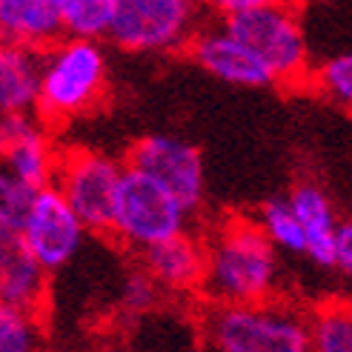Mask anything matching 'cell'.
I'll return each instance as SVG.
<instances>
[{"instance_id":"obj_6","label":"cell","mask_w":352,"mask_h":352,"mask_svg":"<svg viewBox=\"0 0 352 352\" xmlns=\"http://www.w3.org/2000/svg\"><path fill=\"white\" fill-rule=\"evenodd\" d=\"M123 164L92 149H72L58 155L52 186H55L69 209L78 215L83 230L109 235L112 204L120 181Z\"/></svg>"},{"instance_id":"obj_22","label":"cell","mask_w":352,"mask_h":352,"mask_svg":"<svg viewBox=\"0 0 352 352\" xmlns=\"http://www.w3.org/2000/svg\"><path fill=\"white\" fill-rule=\"evenodd\" d=\"M32 195H34L32 186L17 181L12 172H6L3 166H0V223L17 226V230H21L23 215H26V209L32 204Z\"/></svg>"},{"instance_id":"obj_18","label":"cell","mask_w":352,"mask_h":352,"mask_svg":"<svg viewBox=\"0 0 352 352\" xmlns=\"http://www.w3.org/2000/svg\"><path fill=\"white\" fill-rule=\"evenodd\" d=\"M58 14L66 38L98 41L109 26V0H58Z\"/></svg>"},{"instance_id":"obj_29","label":"cell","mask_w":352,"mask_h":352,"mask_svg":"<svg viewBox=\"0 0 352 352\" xmlns=\"http://www.w3.org/2000/svg\"><path fill=\"white\" fill-rule=\"evenodd\" d=\"M304 352H312V349H309V346H307V349H304Z\"/></svg>"},{"instance_id":"obj_7","label":"cell","mask_w":352,"mask_h":352,"mask_svg":"<svg viewBox=\"0 0 352 352\" xmlns=\"http://www.w3.org/2000/svg\"><path fill=\"white\" fill-rule=\"evenodd\" d=\"M189 0H109L107 34L126 52H169L192 38Z\"/></svg>"},{"instance_id":"obj_1","label":"cell","mask_w":352,"mask_h":352,"mask_svg":"<svg viewBox=\"0 0 352 352\" xmlns=\"http://www.w3.org/2000/svg\"><path fill=\"white\" fill-rule=\"evenodd\" d=\"M278 280L275 246L255 221L230 218L204 241L201 289L212 304H258L272 298Z\"/></svg>"},{"instance_id":"obj_21","label":"cell","mask_w":352,"mask_h":352,"mask_svg":"<svg viewBox=\"0 0 352 352\" xmlns=\"http://www.w3.org/2000/svg\"><path fill=\"white\" fill-rule=\"evenodd\" d=\"M315 83H318V89L327 98L349 107L352 103V58L349 55L329 58L318 72H315Z\"/></svg>"},{"instance_id":"obj_8","label":"cell","mask_w":352,"mask_h":352,"mask_svg":"<svg viewBox=\"0 0 352 352\" xmlns=\"http://www.w3.org/2000/svg\"><path fill=\"white\" fill-rule=\"evenodd\" d=\"M126 166L157 181L189 215L204 204V157L189 140L172 135L140 138L126 155Z\"/></svg>"},{"instance_id":"obj_13","label":"cell","mask_w":352,"mask_h":352,"mask_svg":"<svg viewBox=\"0 0 352 352\" xmlns=\"http://www.w3.org/2000/svg\"><path fill=\"white\" fill-rule=\"evenodd\" d=\"M144 272L157 284V289L192 292L201 289L204 278V241L186 230L161 243L144 250Z\"/></svg>"},{"instance_id":"obj_14","label":"cell","mask_w":352,"mask_h":352,"mask_svg":"<svg viewBox=\"0 0 352 352\" xmlns=\"http://www.w3.org/2000/svg\"><path fill=\"white\" fill-rule=\"evenodd\" d=\"M289 209L295 212L304 232V252L318 263V267H332V250H336V206L329 195L312 181L295 184L292 195L287 198Z\"/></svg>"},{"instance_id":"obj_5","label":"cell","mask_w":352,"mask_h":352,"mask_svg":"<svg viewBox=\"0 0 352 352\" xmlns=\"http://www.w3.org/2000/svg\"><path fill=\"white\" fill-rule=\"evenodd\" d=\"M186 223L189 212L161 184L146 178L144 172L123 166L115 189L109 235L144 252L146 246L184 232Z\"/></svg>"},{"instance_id":"obj_17","label":"cell","mask_w":352,"mask_h":352,"mask_svg":"<svg viewBox=\"0 0 352 352\" xmlns=\"http://www.w3.org/2000/svg\"><path fill=\"white\" fill-rule=\"evenodd\" d=\"M307 346L312 352H352V312L332 301L307 318Z\"/></svg>"},{"instance_id":"obj_15","label":"cell","mask_w":352,"mask_h":352,"mask_svg":"<svg viewBox=\"0 0 352 352\" xmlns=\"http://www.w3.org/2000/svg\"><path fill=\"white\" fill-rule=\"evenodd\" d=\"M60 38L58 0H0V41L46 49Z\"/></svg>"},{"instance_id":"obj_11","label":"cell","mask_w":352,"mask_h":352,"mask_svg":"<svg viewBox=\"0 0 352 352\" xmlns=\"http://www.w3.org/2000/svg\"><path fill=\"white\" fill-rule=\"evenodd\" d=\"M189 58L195 60L204 72L212 78L232 83V86H275L270 69L263 66L250 49H246L238 38H232L226 29L221 32H201L195 38L186 41Z\"/></svg>"},{"instance_id":"obj_4","label":"cell","mask_w":352,"mask_h":352,"mask_svg":"<svg viewBox=\"0 0 352 352\" xmlns=\"http://www.w3.org/2000/svg\"><path fill=\"white\" fill-rule=\"evenodd\" d=\"M223 29L270 69L275 86H301L309 78V49L292 6H270L226 17Z\"/></svg>"},{"instance_id":"obj_24","label":"cell","mask_w":352,"mask_h":352,"mask_svg":"<svg viewBox=\"0 0 352 352\" xmlns=\"http://www.w3.org/2000/svg\"><path fill=\"white\" fill-rule=\"evenodd\" d=\"M332 267L341 270L344 275L352 272V226H349V221L338 223V230H336V250H332Z\"/></svg>"},{"instance_id":"obj_27","label":"cell","mask_w":352,"mask_h":352,"mask_svg":"<svg viewBox=\"0 0 352 352\" xmlns=\"http://www.w3.org/2000/svg\"><path fill=\"white\" fill-rule=\"evenodd\" d=\"M189 3H204V0H189Z\"/></svg>"},{"instance_id":"obj_28","label":"cell","mask_w":352,"mask_h":352,"mask_svg":"<svg viewBox=\"0 0 352 352\" xmlns=\"http://www.w3.org/2000/svg\"><path fill=\"white\" fill-rule=\"evenodd\" d=\"M324 3H336V0H324Z\"/></svg>"},{"instance_id":"obj_2","label":"cell","mask_w":352,"mask_h":352,"mask_svg":"<svg viewBox=\"0 0 352 352\" xmlns=\"http://www.w3.org/2000/svg\"><path fill=\"white\" fill-rule=\"evenodd\" d=\"M107 86V60L95 41L63 38L41 49L34 112L41 120H66L92 109Z\"/></svg>"},{"instance_id":"obj_26","label":"cell","mask_w":352,"mask_h":352,"mask_svg":"<svg viewBox=\"0 0 352 352\" xmlns=\"http://www.w3.org/2000/svg\"><path fill=\"white\" fill-rule=\"evenodd\" d=\"M0 152H3V132H0Z\"/></svg>"},{"instance_id":"obj_9","label":"cell","mask_w":352,"mask_h":352,"mask_svg":"<svg viewBox=\"0 0 352 352\" xmlns=\"http://www.w3.org/2000/svg\"><path fill=\"white\" fill-rule=\"evenodd\" d=\"M21 235L41 267L52 272L66 267L75 258L86 230L60 192L49 184L43 189H34L32 204L21 223Z\"/></svg>"},{"instance_id":"obj_10","label":"cell","mask_w":352,"mask_h":352,"mask_svg":"<svg viewBox=\"0 0 352 352\" xmlns=\"http://www.w3.org/2000/svg\"><path fill=\"white\" fill-rule=\"evenodd\" d=\"M0 132H3L0 166L32 189L49 186L52 175H55L58 155L52 152L43 120H38L32 112L3 115L0 118Z\"/></svg>"},{"instance_id":"obj_16","label":"cell","mask_w":352,"mask_h":352,"mask_svg":"<svg viewBox=\"0 0 352 352\" xmlns=\"http://www.w3.org/2000/svg\"><path fill=\"white\" fill-rule=\"evenodd\" d=\"M41 80V49L0 41V118L34 112Z\"/></svg>"},{"instance_id":"obj_23","label":"cell","mask_w":352,"mask_h":352,"mask_svg":"<svg viewBox=\"0 0 352 352\" xmlns=\"http://www.w3.org/2000/svg\"><path fill=\"white\" fill-rule=\"evenodd\" d=\"M157 284L146 275V272H135L126 278V284H123V295H120V301H123V309L132 312V315H140V312H146L157 304Z\"/></svg>"},{"instance_id":"obj_20","label":"cell","mask_w":352,"mask_h":352,"mask_svg":"<svg viewBox=\"0 0 352 352\" xmlns=\"http://www.w3.org/2000/svg\"><path fill=\"white\" fill-rule=\"evenodd\" d=\"M261 232L270 238L272 246H280L287 252H304V232L295 212L289 209L287 198H272L261 209Z\"/></svg>"},{"instance_id":"obj_30","label":"cell","mask_w":352,"mask_h":352,"mask_svg":"<svg viewBox=\"0 0 352 352\" xmlns=\"http://www.w3.org/2000/svg\"><path fill=\"white\" fill-rule=\"evenodd\" d=\"M109 352H120V349H109Z\"/></svg>"},{"instance_id":"obj_3","label":"cell","mask_w":352,"mask_h":352,"mask_svg":"<svg viewBox=\"0 0 352 352\" xmlns=\"http://www.w3.org/2000/svg\"><path fill=\"white\" fill-rule=\"evenodd\" d=\"M206 332L221 352H304L307 315L295 307L258 304H215Z\"/></svg>"},{"instance_id":"obj_25","label":"cell","mask_w":352,"mask_h":352,"mask_svg":"<svg viewBox=\"0 0 352 352\" xmlns=\"http://www.w3.org/2000/svg\"><path fill=\"white\" fill-rule=\"evenodd\" d=\"M223 17L241 14V12H255V9H270V6H292V0H209Z\"/></svg>"},{"instance_id":"obj_12","label":"cell","mask_w":352,"mask_h":352,"mask_svg":"<svg viewBox=\"0 0 352 352\" xmlns=\"http://www.w3.org/2000/svg\"><path fill=\"white\" fill-rule=\"evenodd\" d=\"M46 270L29 252L17 226L0 223V301L38 312L46 301Z\"/></svg>"},{"instance_id":"obj_19","label":"cell","mask_w":352,"mask_h":352,"mask_svg":"<svg viewBox=\"0 0 352 352\" xmlns=\"http://www.w3.org/2000/svg\"><path fill=\"white\" fill-rule=\"evenodd\" d=\"M0 352H43L41 315L0 301Z\"/></svg>"}]
</instances>
